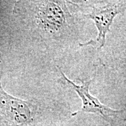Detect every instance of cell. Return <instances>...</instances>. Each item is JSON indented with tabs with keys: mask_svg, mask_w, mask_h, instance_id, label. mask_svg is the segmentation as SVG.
<instances>
[{
	"mask_svg": "<svg viewBox=\"0 0 126 126\" xmlns=\"http://www.w3.org/2000/svg\"><path fill=\"white\" fill-rule=\"evenodd\" d=\"M32 117L31 105L0 91V126H19Z\"/></svg>",
	"mask_w": 126,
	"mask_h": 126,
	"instance_id": "obj_1",
	"label": "cell"
},
{
	"mask_svg": "<svg viewBox=\"0 0 126 126\" xmlns=\"http://www.w3.org/2000/svg\"><path fill=\"white\" fill-rule=\"evenodd\" d=\"M61 75L64 79V82L69 87L76 91L82 100L83 106L80 110L75 112L73 115L81 112L94 113L100 114L105 119H113L118 118L123 113V111L113 110L99 102L98 99L91 96L89 93V88L91 81L85 82L81 85H75L73 82L68 79L61 71Z\"/></svg>",
	"mask_w": 126,
	"mask_h": 126,
	"instance_id": "obj_2",
	"label": "cell"
},
{
	"mask_svg": "<svg viewBox=\"0 0 126 126\" xmlns=\"http://www.w3.org/2000/svg\"><path fill=\"white\" fill-rule=\"evenodd\" d=\"M122 11V8L120 6L114 5L102 9H94L91 13L86 15V17L94 20L99 33L95 40H91L81 46L91 45L97 48L103 47L105 45V36L109 31V27L112 23L113 19Z\"/></svg>",
	"mask_w": 126,
	"mask_h": 126,
	"instance_id": "obj_3",
	"label": "cell"
},
{
	"mask_svg": "<svg viewBox=\"0 0 126 126\" xmlns=\"http://www.w3.org/2000/svg\"><path fill=\"white\" fill-rule=\"evenodd\" d=\"M39 18L44 26L50 30H58L64 22V14L59 5L48 2L39 9Z\"/></svg>",
	"mask_w": 126,
	"mask_h": 126,
	"instance_id": "obj_4",
	"label": "cell"
}]
</instances>
